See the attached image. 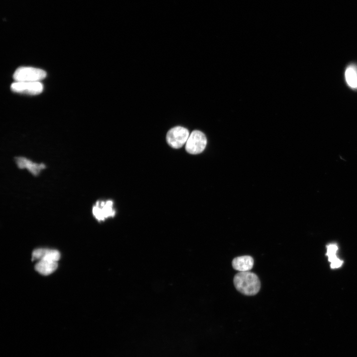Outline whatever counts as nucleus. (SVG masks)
<instances>
[{"mask_svg": "<svg viewBox=\"0 0 357 357\" xmlns=\"http://www.w3.org/2000/svg\"><path fill=\"white\" fill-rule=\"evenodd\" d=\"M15 161L19 168H26L34 176L38 175L40 171L45 168V166L43 164L34 163L22 157H15Z\"/></svg>", "mask_w": 357, "mask_h": 357, "instance_id": "obj_9", "label": "nucleus"}, {"mask_svg": "<svg viewBox=\"0 0 357 357\" xmlns=\"http://www.w3.org/2000/svg\"><path fill=\"white\" fill-rule=\"evenodd\" d=\"M46 75V71L42 69L22 66L15 71L13 77L15 81L39 82L44 79Z\"/></svg>", "mask_w": 357, "mask_h": 357, "instance_id": "obj_2", "label": "nucleus"}, {"mask_svg": "<svg viewBox=\"0 0 357 357\" xmlns=\"http://www.w3.org/2000/svg\"><path fill=\"white\" fill-rule=\"evenodd\" d=\"M113 201L111 200L106 202L97 201L92 209L94 216L99 221H104L110 217H113L115 214V211L113 208Z\"/></svg>", "mask_w": 357, "mask_h": 357, "instance_id": "obj_6", "label": "nucleus"}, {"mask_svg": "<svg viewBox=\"0 0 357 357\" xmlns=\"http://www.w3.org/2000/svg\"><path fill=\"white\" fill-rule=\"evenodd\" d=\"M346 80L348 85L352 88H357V71L353 67L347 68L345 72Z\"/></svg>", "mask_w": 357, "mask_h": 357, "instance_id": "obj_11", "label": "nucleus"}, {"mask_svg": "<svg viewBox=\"0 0 357 357\" xmlns=\"http://www.w3.org/2000/svg\"><path fill=\"white\" fill-rule=\"evenodd\" d=\"M189 136V131L187 128L177 126L168 131L166 135V140L171 147L178 149L186 143Z\"/></svg>", "mask_w": 357, "mask_h": 357, "instance_id": "obj_4", "label": "nucleus"}, {"mask_svg": "<svg viewBox=\"0 0 357 357\" xmlns=\"http://www.w3.org/2000/svg\"><path fill=\"white\" fill-rule=\"evenodd\" d=\"M343 262L342 260L340 259L339 258H338L337 259L334 260V261L331 262V268L335 269L340 267L343 264Z\"/></svg>", "mask_w": 357, "mask_h": 357, "instance_id": "obj_13", "label": "nucleus"}, {"mask_svg": "<svg viewBox=\"0 0 357 357\" xmlns=\"http://www.w3.org/2000/svg\"><path fill=\"white\" fill-rule=\"evenodd\" d=\"M234 284L237 290L246 296H253L260 289L258 276L250 271L239 272L234 278Z\"/></svg>", "mask_w": 357, "mask_h": 357, "instance_id": "obj_1", "label": "nucleus"}, {"mask_svg": "<svg viewBox=\"0 0 357 357\" xmlns=\"http://www.w3.org/2000/svg\"><path fill=\"white\" fill-rule=\"evenodd\" d=\"M10 88L14 92L29 95H38L43 90V85L40 81H15L11 84Z\"/></svg>", "mask_w": 357, "mask_h": 357, "instance_id": "obj_5", "label": "nucleus"}, {"mask_svg": "<svg viewBox=\"0 0 357 357\" xmlns=\"http://www.w3.org/2000/svg\"><path fill=\"white\" fill-rule=\"evenodd\" d=\"M60 258V253L56 249L40 248L35 249L32 252L33 260H45L58 262Z\"/></svg>", "mask_w": 357, "mask_h": 357, "instance_id": "obj_7", "label": "nucleus"}, {"mask_svg": "<svg viewBox=\"0 0 357 357\" xmlns=\"http://www.w3.org/2000/svg\"><path fill=\"white\" fill-rule=\"evenodd\" d=\"M207 139L204 133L200 130H195L188 138L185 150L191 154H199L205 149Z\"/></svg>", "mask_w": 357, "mask_h": 357, "instance_id": "obj_3", "label": "nucleus"}, {"mask_svg": "<svg viewBox=\"0 0 357 357\" xmlns=\"http://www.w3.org/2000/svg\"><path fill=\"white\" fill-rule=\"evenodd\" d=\"M253 264V259L249 255L238 256L232 261L233 267L239 272L249 271L252 268Z\"/></svg>", "mask_w": 357, "mask_h": 357, "instance_id": "obj_8", "label": "nucleus"}, {"mask_svg": "<svg viewBox=\"0 0 357 357\" xmlns=\"http://www.w3.org/2000/svg\"><path fill=\"white\" fill-rule=\"evenodd\" d=\"M58 268V263L49 261L41 260L36 264L35 270L44 275H48L53 273Z\"/></svg>", "mask_w": 357, "mask_h": 357, "instance_id": "obj_10", "label": "nucleus"}, {"mask_svg": "<svg viewBox=\"0 0 357 357\" xmlns=\"http://www.w3.org/2000/svg\"><path fill=\"white\" fill-rule=\"evenodd\" d=\"M326 255L328 256V260L330 262L334 261L338 258L336 255L338 250L337 245L335 243H331L327 246Z\"/></svg>", "mask_w": 357, "mask_h": 357, "instance_id": "obj_12", "label": "nucleus"}]
</instances>
